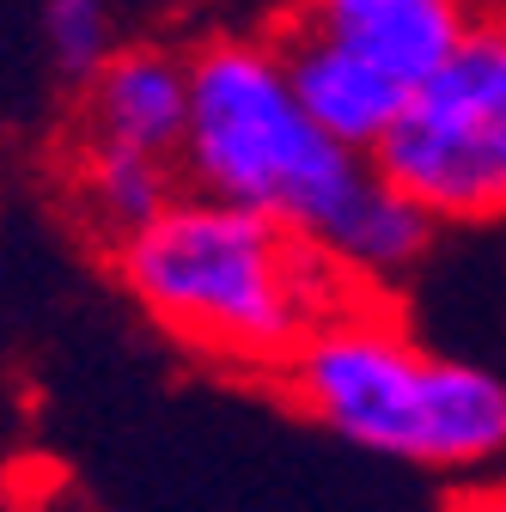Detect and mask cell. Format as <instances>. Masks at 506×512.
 <instances>
[{"instance_id": "52a82bcc", "label": "cell", "mask_w": 506, "mask_h": 512, "mask_svg": "<svg viewBox=\"0 0 506 512\" xmlns=\"http://www.w3.org/2000/svg\"><path fill=\"white\" fill-rule=\"evenodd\" d=\"M281 61H287V80L299 92V104L311 110V122L324 128V135H336L342 147L354 153H372L378 141H385V128L397 122L409 86L397 74H385L378 61L330 43V37H311V31H281Z\"/></svg>"}, {"instance_id": "6da1fadb", "label": "cell", "mask_w": 506, "mask_h": 512, "mask_svg": "<svg viewBox=\"0 0 506 512\" xmlns=\"http://www.w3.org/2000/svg\"><path fill=\"white\" fill-rule=\"evenodd\" d=\"M116 275L171 342L232 372H281L330 311L360 299L305 232L202 189H177L116 238Z\"/></svg>"}, {"instance_id": "30bf717a", "label": "cell", "mask_w": 506, "mask_h": 512, "mask_svg": "<svg viewBox=\"0 0 506 512\" xmlns=\"http://www.w3.org/2000/svg\"><path fill=\"white\" fill-rule=\"evenodd\" d=\"M116 49V7L110 0H43V55L61 86H86Z\"/></svg>"}, {"instance_id": "8992f818", "label": "cell", "mask_w": 506, "mask_h": 512, "mask_svg": "<svg viewBox=\"0 0 506 512\" xmlns=\"http://www.w3.org/2000/svg\"><path fill=\"white\" fill-rule=\"evenodd\" d=\"M189 116V55L159 43L110 49V61L80 86V141H122L177 159Z\"/></svg>"}, {"instance_id": "3957f363", "label": "cell", "mask_w": 506, "mask_h": 512, "mask_svg": "<svg viewBox=\"0 0 506 512\" xmlns=\"http://www.w3.org/2000/svg\"><path fill=\"white\" fill-rule=\"evenodd\" d=\"M177 177L324 244L366 189L372 153L342 147L311 122L275 37H208L189 55Z\"/></svg>"}, {"instance_id": "5b68a950", "label": "cell", "mask_w": 506, "mask_h": 512, "mask_svg": "<svg viewBox=\"0 0 506 512\" xmlns=\"http://www.w3.org/2000/svg\"><path fill=\"white\" fill-rule=\"evenodd\" d=\"M470 19H476L470 0H293V13H287L293 31L330 37V43L378 61L403 86L427 80L458 49Z\"/></svg>"}, {"instance_id": "9c48e42d", "label": "cell", "mask_w": 506, "mask_h": 512, "mask_svg": "<svg viewBox=\"0 0 506 512\" xmlns=\"http://www.w3.org/2000/svg\"><path fill=\"white\" fill-rule=\"evenodd\" d=\"M74 196H80V214L92 220V232L116 244L177 196V159L147 153V147H122V141H80Z\"/></svg>"}, {"instance_id": "277c9868", "label": "cell", "mask_w": 506, "mask_h": 512, "mask_svg": "<svg viewBox=\"0 0 506 512\" xmlns=\"http://www.w3.org/2000/svg\"><path fill=\"white\" fill-rule=\"evenodd\" d=\"M372 165L439 226L506 220V19H470L458 49L409 86Z\"/></svg>"}, {"instance_id": "ba28073f", "label": "cell", "mask_w": 506, "mask_h": 512, "mask_svg": "<svg viewBox=\"0 0 506 512\" xmlns=\"http://www.w3.org/2000/svg\"><path fill=\"white\" fill-rule=\"evenodd\" d=\"M433 232H439V220L415 202V196H403V189L372 165V177H366V189L348 202V214L330 226V238L318 244L330 263L354 281V287H397L421 256H427V244H433Z\"/></svg>"}, {"instance_id": "7a4b0ae2", "label": "cell", "mask_w": 506, "mask_h": 512, "mask_svg": "<svg viewBox=\"0 0 506 512\" xmlns=\"http://www.w3.org/2000/svg\"><path fill=\"white\" fill-rule=\"evenodd\" d=\"M275 378L324 433L366 458L415 470H482L506 458V378L421 348L366 299L330 311Z\"/></svg>"}]
</instances>
